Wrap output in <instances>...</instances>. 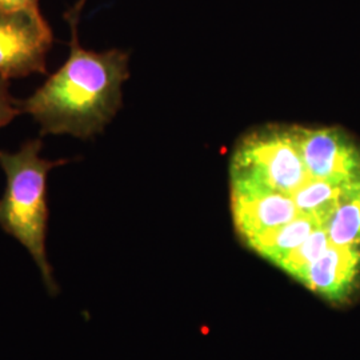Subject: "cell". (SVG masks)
Returning <instances> with one entry per match:
<instances>
[{"label": "cell", "mask_w": 360, "mask_h": 360, "mask_svg": "<svg viewBox=\"0 0 360 360\" xmlns=\"http://www.w3.org/2000/svg\"><path fill=\"white\" fill-rule=\"evenodd\" d=\"M20 114L19 101L10 94L8 79L0 77V129L10 124Z\"/></svg>", "instance_id": "obj_11"}, {"label": "cell", "mask_w": 360, "mask_h": 360, "mask_svg": "<svg viewBox=\"0 0 360 360\" xmlns=\"http://www.w3.org/2000/svg\"><path fill=\"white\" fill-rule=\"evenodd\" d=\"M311 176L338 186L360 184V144L338 127H295Z\"/></svg>", "instance_id": "obj_4"}, {"label": "cell", "mask_w": 360, "mask_h": 360, "mask_svg": "<svg viewBox=\"0 0 360 360\" xmlns=\"http://www.w3.org/2000/svg\"><path fill=\"white\" fill-rule=\"evenodd\" d=\"M52 31L38 10H0V77H26L47 74Z\"/></svg>", "instance_id": "obj_3"}, {"label": "cell", "mask_w": 360, "mask_h": 360, "mask_svg": "<svg viewBox=\"0 0 360 360\" xmlns=\"http://www.w3.org/2000/svg\"><path fill=\"white\" fill-rule=\"evenodd\" d=\"M300 282L331 302H345L360 283V247L330 245Z\"/></svg>", "instance_id": "obj_6"}, {"label": "cell", "mask_w": 360, "mask_h": 360, "mask_svg": "<svg viewBox=\"0 0 360 360\" xmlns=\"http://www.w3.org/2000/svg\"><path fill=\"white\" fill-rule=\"evenodd\" d=\"M38 10V0H0V10L19 11V10Z\"/></svg>", "instance_id": "obj_12"}, {"label": "cell", "mask_w": 360, "mask_h": 360, "mask_svg": "<svg viewBox=\"0 0 360 360\" xmlns=\"http://www.w3.org/2000/svg\"><path fill=\"white\" fill-rule=\"evenodd\" d=\"M86 0L65 13L71 28L70 55L31 96L19 101L22 114L40 126V134H70L89 139L101 134L122 107V86L129 77V53L95 52L79 43L77 25Z\"/></svg>", "instance_id": "obj_1"}, {"label": "cell", "mask_w": 360, "mask_h": 360, "mask_svg": "<svg viewBox=\"0 0 360 360\" xmlns=\"http://www.w3.org/2000/svg\"><path fill=\"white\" fill-rule=\"evenodd\" d=\"M232 214L236 230L251 242L299 217L290 195L231 181Z\"/></svg>", "instance_id": "obj_5"}, {"label": "cell", "mask_w": 360, "mask_h": 360, "mask_svg": "<svg viewBox=\"0 0 360 360\" xmlns=\"http://www.w3.org/2000/svg\"><path fill=\"white\" fill-rule=\"evenodd\" d=\"M331 245L333 243L326 227H318L302 245L284 257L278 266L297 281H302L309 266L322 257Z\"/></svg>", "instance_id": "obj_10"}, {"label": "cell", "mask_w": 360, "mask_h": 360, "mask_svg": "<svg viewBox=\"0 0 360 360\" xmlns=\"http://www.w3.org/2000/svg\"><path fill=\"white\" fill-rule=\"evenodd\" d=\"M41 147V141L34 139L25 143L16 153L0 151V167L6 175V190L0 198V227L26 247L40 270L49 294L55 296L59 287L46 250L47 176L52 168L70 160L43 159Z\"/></svg>", "instance_id": "obj_2"}, {"label": "cell", "mask_w": 360, "mask_h": 360, "mask_svg": "<svg viewBox=\"0 0 360 360\" xmlns=\"http://www.w3.org/2000/svg\"><path fill=\"white\" fill-rule=\"evenodd\" d=\"M321 226L315 219L299 215L283 226L266 232L247 245L260 257H266L274 264H279L296 247L302 245L312 232Z\"/></svg>", "instance_id": "obj_7"}, {"label": "cell", "mask_w": 360, "mask_h": 360, "mask_svg": "<svg viewBox=\"0 0 360 360\" xmlns=\"http://www.w3.org/2000/svg\"><path fill=\"white\" fill-rule=\"evenodd\" d=\"M358 186V184H355ZM354 186H338L326 180L316 179L309 175L296 191L290 193L300 215L315 219L326 227L348 188Z\"/></svg>", "instance_id": "obj_8"}, {"label": "cell", "mask_w": 360, "mask_h": 360, "mask_svg": "<svg viewBox=\"0 0 360 360\" xmlns=\"http://www.w3.org/2000/svg\"><path fill=\"white\" fill-rule=\"evenodd\" d=\"M326 230L333 245L360 247V184L348 188Z\"/></svg>", "instance_id": "obj_9"}]
</instances>
